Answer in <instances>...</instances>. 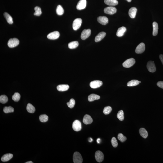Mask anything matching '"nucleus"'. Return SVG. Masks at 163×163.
<instances>
[{
  "label": "nucleus",
  "instance_id": "obj_1",
  "mask_svg": "<svg viewBox=\"0 0 163 163\" xmlns=\"http://www.w3.org/2000/svg\"><path fill=\"white\" fill-rule=\"evenodd\" d=\"M19 41L16 38H11L8 41V46L10 48H14L19 44Z\"/></svg>",
  "mask_w": 163,
  "mask_h": 163
},
{
  "label": "nucleus",
  "instance_id": "obj_2",
  "mask_svg": "<svg viewBox=\"0 0 163 163\" xmlns=\"http://www.w3.org/2000/svg\"><path fill=\"white\" fill-rule=\"evenodd\" d=\"M73 161L74 163H82L83 161L82 156L80 153L76 152L73 156Z\"/></svg>",
  "mask_w": 163,
  "mask_h": 163
},
{
  "label": "nucleus",
  "instance_id": "obj_3",
  "mask_svg": "<svg viewBox=\"0 0 163 163\" xmlns=\"http://www.w3.org/2000/svg\"><path fill=\"white\" fill-rule=\"evenodd\" d=\"M135 59L133 58L128 59L123 63V66L125 68H130L134 65L135 63Z\"/></svg>",
  "mask_w": 163,
  "mask_h": 163
},
{
  "label": "nucleus",
  "instance_id": "obj_4",
  "mask_svg": "<svg viewBox=\"0 0 163 163\" xmlns=\"http://www.w3.org/2000/svg\"><path fill=\"white\" fill-rule=\"evenodd\" d=\"M82 24V19L80 18H77L76 19L73 21L72 27L74 30L75 31L77 30L80 28Z\"/></svg>",
  "mask_w": 163,
  "mask_h": 163
},
{
  "label": "nucleus",
  "instance_id": "obj_5",
  "mask_svg": "<svg viewBox=\"0 0 163 163\" xmlns=\"http://www.w3.org/2000/svg\"><path fill=\"white\" fill-rule=\"evenodd\" d=\"M72 128L74 130L78 132L82 129V124L81 122L78 120H76L72 124Z\"/></svg>",
  "mask_w": 163,
  "mask_h": 163
},
{
  "label": "nucleus",
  "instance_id": "obj_6",
  "mask_svg": "<svg viewBox=\"0 0 163 163\" xmlns=\"http://www.w3.org/2000/svg\"><path fill=\"white\" fill-rule=\"evenodd\" d=\"M147 68L149 72H154L156 71V67L154 63V61H148L147 63Z\"/></svg>",
  "mask_w": 163,
  "mask_h": 163
},
{
  "label": "nucleus",
  "instance_id": "obj_7",
  "mask_svg": "<svg viewBox=\"0 0 163 163\" xmlns=\"http://www.w3.org/2000/svg\"><path fill=\"white\" fill-rule=\"evenodd\" d=\"M103 84L102 82L100 80H94L90 83V86L93 89H96L100 87Z\"/></svg>",
  "mask_w": 163,
  "mask_h": 163
},
{
  "label": "nucleus",
  "instance_id": "obj_8",
  "mask_svg": "<svg viewBox=\"0 0 163 163\" xmlns=\"http://www.w3.org/2000/svg\"><path fill=\"white\" fill-rule=\"evenodd\" d=\"M95 158L97 161L99 163L102 162L104 159V155L102 152L97 151L95 153Z\"/></svg>",
  "mask_w": 163,
  "mask_h": 163
},
{
  "label": "nucleus",
  "instance_id": "obj_9",
  "mask_svg": "<svg viewBox=\"0 0 163 163\" xmlns=\"http://www.w3.org/2000/svg\"><path fill=\"white\" fill-rule=\"evenodd\" d=\"M59 36H60V34L59 32L56 31L48 34L47 37L48 39L55 40L59 38Z\"/></svg>",
  "mask_w": 163,
  "mask_h": 163
},
{
  "label": "nucleus",
  "instance_id": "obj_10",
  "mask_svg": "<svg viewBox=\"0 0 163 163\" xmlns=\"http://www.w3.org/2000/svg\"><path fill=\"white\" fill-rule=\"evenodd\" d=\"M104 12L105 14L109 15H113L115 14L117 12L116 8L112 6H110L105 8L104 9Z\"/></svg>",
  "mask_w": 163,
  "mask_h": 163
},
{
  "label": "nucleus",
  "instance_id": "obj_11",
  "mask_svg": "<svg viewBox=\"0 0 163 163\" xmlns=\"http://www.w3.org/2000/svg\"><path fill=\"white\" fill-rule=\"evenodd\" d=\"M86 0H80L77 5L76 8L78 10H82L85 8L86 5Z\"/></svg>",
  "mask_w": 163,
  "mask_h": 163
},
{
  "label": "nucleus",
  "instance_id": "obj_12",
  "mask_svg": "<svg viewBox=\"0 0 163 163\" xmlns=\"http://www.w3.org/2000/svg\"><path fill=\"white\" fill-rule=\"evenodd\" d=\"M91 34V30L90 29L84 30L81 34V38L83 40H84L89 37Z\"/></svg>",
  "mask_w": 163,
  "mask_h": 163
},
{
  "label": "nucleus",
  "instance_id": "obj_13",
  "mask_svg": "<svg viewBox=\"0 0 163 163\" xmlns=\"http://www.w3.org/2000/svg\"><path fill=\"white\" fill-rule=\"evenodd\" d=\"M145 49V44L141 43L139 44L136 47L135 49V52L137 54H141L144 52Z\"/></svg>",
  "mask_w": 163,
  "mask_h": 163
},
{
  "label": "nucleus",
  "instance_id": "obj_14",
  "mask_svg": "<svg viewBox=\"0 0 163 163\" xmlns=\"http://www.w3.org/2000/svg\"><path fill=\"white\" fill-rule=\"evenodd\" d=\"M98 22L103 25H106L108 23V19L106 16H100L97 18Z\"/></svg>",
  "mask_w": 163,
  "mask_h": 163
},
{
  "label": "nucleus",
  "instance_id": "obj_15",
  "mask_svg": "<svg viewBox=\"0 0 163 163\" xmlns=\"http://www.w3.org/2000/svg\"><path fill=\"white\" fill-rule=\"evenodd\" d=\"M83 123L86 124H90L93 122V120L90 115L86 114L83 118Z\"/></svg>",
  "mask_w": 163,
  "mask_h": 163
},
{
  "label": "nucleus",
  "instance_id": "obj_16",
  "mask_svg": "<svg viewBox=\"0 0 163 163\" xmlns=\"http://www.w3.org/2000/svg\"><path fill=\"white\" fill-rule=\"evenodd\" d=\"M106 35V33L104 32H101L99 33L97 36H96L95 39V42H97L100 41L103 38H104Z\"/></svg>",
  "mask_w": 163,
  "mask_h": 163
},
{
  "label": "nucleus",
  "instance_id": "obj_17",
  "mask_svg": "<svg viewBox=\"0 0 163 163\" xmlns=\"http://www.w3.org/2000/svg\"><path fill=\"white\" fill-rule=\"evenodd\" d=\"M137 9L136 8L133 7L130 9L129 11V15L130 17L132 18H135L136 16Z\"/></svg>",
  "mask_w": 163,
  "mask_h": 163
},
{
  "label": "nucleus",
  "instance_id": "obj_18",
  "mask_svg": "<svg viewBox=\"0 0 163 163\" xmlns=\"http://www.w3.org/2000/svg\"><path fill=\"white\" fill-rule=\"evenodd\" d=\"M69 86L68 85H59L57 86V90L60 92H64L67 91L69 88Z\"/></svg>",
  "mask_w": 163,
  "mask_h": 163
},
{
  "label": "nucleus",
  "instance_id": "obj_19",
  "mask_svg": "<svg viewBox=\"0 0 163 163\" xmlns=\"http://www.w3.org/2000/svg\"><path fill=\"white\" fill-rule=\"evenodd\" d=\"M126 27L123 26L118 29L116 33L117 36L118 37H121L124 35V33L126 31Z\"/></svg>",
  "mask_w": 163,
  "mask_h": 163
},
{
  "label": "nucleus",
  "instance_id": "obj_20",
  "mask_svg": "<svg viewBox=\"0 0 163 163\" xmlns=\"http://www.w3.org/2000/svg\"><path fill=\"white\" fill-rule=\"evenodd\" d=\"M153 36H156L158 33V25L156 22H154L153 23Z\"/></svg>",
  "mask_w": 163,
  "mask_h": 163
},
{
  "label": "nucleus",
  "instance_id": "obj_21",
  "mask_svg": "<svg viewBox=\"0 0 163 163\" xmlns=\"http://www.w3.org/2000/svg\"><path fill=\"white\" fill-rule=\"evenodd\" d=\"M100 98V96L94 94H92L89 96L88 100L89 102H92L95 100H99Z\"/></svg>",
  "mask_w": 163,
  "mask_h": 163
},
{
  "label": "nucleus",
  "instance_id": "obj_22",
  "mask_svg": "<svg viewBox=\"0 0 163 163\" xmlns=\"http://www.w3.org/2000/svg\"><path fill=\"white\" fill-rule=\"evenodd\" d=\"M13 157V155L11 154H7L2 156L1 160L4 162H7L10 160Z\"/></svg>",
  "mask_w": 163,
  "mask_h": 163
},
{
  "label": "nucleus",
  "instance_id": "obj_23",
  "mask_svg": "<svg viewBox=\"0 0 163 163\" xmlns=\"http://www.w3.org/2000/svg\"><path fill=\"white\" fill-rule=\"evenodd\" d=\"M104 2L107 5L110 6H115L118 4L117 0H104Z\"/></svg>",
  "mask_w": 163,
  "mask_h": 163
},
{
  "label": "nucleus",
  "instance_id": "obj_24",
  "mask_svg": "<svg viewBox=\"0 0 163 163\" xmlns=\"http://www.w3.org/2000/svg\"><path fill=\"white\" fill-rule=\"evenodd\" d=\"M4 16L6 19L7 23L10 24H12L13 23V18L8 13L5 12L4 14Z\"/></svg>",
  "mask_w": 163,
  "mask_h": 163
},
{
  "label": "nucleus",
  "instance_id": "obj_25",
  "mask_svg": "<svg viewBox=\"0 0 163 163\" xmlns=\"http://www.w3.org/2000/svg\"><path fill=\"white\" fill-rule=\"evenodd\" d=\"M139 133L141 136L144 138H146L148 136V132L145 128H140L139 130Z\"/></svg>",
  "mask_w": 163,
  "mask_h": 163
},
{
  "label": "nucleus",
  "instance_id": "obj_26",
  "mask_svg": "<svg viewBox=\"0 0 163 163\" xmlns=\"http://www.w3.org/2000/svg\"><path fill=\"white\" fill-rule=\"evenodd\" d=\"M26 110L28 112L31 113H33L36 110L35 108L32 104L28 103L26 107Z\"/></svg>",
  "mask_w": 163,
  "mask_h": 163
},
{
  "label": "nucleus",
  "instance_id": "obj_27",
  "mask_svg": "<svg viewBox=\"0 0 163 163\" xmlns=\"http://www.w3.org/2000/svg\"><path fill=\"white\" fill-rule=\"evenodd\" d=\"M139 83V81L138 80H132L128 82L127 86L129 87L134 86L138 85Z\"/></svg>",
  "mask_w": 163,
  "mask_h": 163
},
{
  "label": "nucleus",
  "instance_id": "obj_28",
  "mask_svg": "<svg viewBox=\"0 0 163 163\" xmlns=\"http://www.w3.org/2000/svg\"><path fill=\"white\" fill-rule=\"evenodd\" d=\"M79 46V43L77 41L71 42L68 44V47L70 49H75Z\"/></svg>",
  "mask_w": 163,
  "mask_h": 163
},
{
  "label": "nucleus",
  "instance_id": "obj_29",
  "mask_svg": "<svg viewBox=\"0 0 163 163\" xmlns=\"http://www.w3.org/2000/svg\"><path fill=\"white\" fill-rule=\"evenodd\" d=\"M56 13L57 15H63L64 13L63 8L62 7L61 5H58L56 9Z\"/></svg>",
  "mask_w": 163,
  "mask_h": 163
},
{
  "label": "nucleus",
  "instance_id": "obj_30",
  "mask_svg": "<svg viewBox=\"0 0 163 163\" xmlns=\"http://www.w3.org/2000/svg\"><path fill=\"white\" fill-rule=\"evenodd\" d=\"M3 110L4 113L7 114V113L14 112V108L11 106H6L4 108Z\"/></svg>",
  "mask_w": 163,
  "mask_h": 163
},
{
  "label": "nucleus",
  "instance_id": "obj_31",
  "mask_svg": "<svg viewBox=\"0 0 163 163\" xmlns=\"http://www.w3.org/2000/svg\"><path fill=\"white\" fill-rule=\"evenodd\" d=\"M34 10H35V12L34 14V15L39 16L41 15L42 13L41 9L40 7L38 6H36L34 8Z\"/></svg>",
  "mask_w": 163,
  "mask_h": 163
},
{
  "label": "nucleus",
  "instance_id": "obj_32",
  "mask_svg": "<svg viewBox=\"0 0 163 163\" xmlns=\"http://www.w3.org/2000/svg\"><path fill=\"white\" fill-rule=\"evenodd\" d=\"M21 96L20 94L16 92L14 94L12 97V99L15 102H17L19 101L20 99Z\"/></svg>",
  "mask_w": 163,
  "mask_h": 163
},
{
  "label": "nucleus",
  "instance_id": "obj_33",
  "mask_svg": "<svg viewBox=\"0 0 163 163\" xmlns=\"http://www.w3.org/2000/svg\"><path fill=\"white\" fill-rule=\"evenodd\" d=\"M118 118L120 121L124 120V112L123 110H120L118 112L117 114Z\"/></svg>",
  "mask_w": 163,
  "mask_h": 163
},
{
  "label": "nucleus",
  "instance_id": "obj_34",
  "mask_svg": "<svg viewBox=\"0 0 163 163\" xmlns=\"http://www.w3.org/2000/svg\"><path fill=\"white\" fill-rule=\"evenodd\" d=\"M112 109L110 106H108L104 108L103 110V113L105 115H108L111 113Z\"/></svg>",
  "mask_w": 163,
  "mask_h": 163
},
{
  "label": "nucleus",
  "instance_id": "obj_35",
  "mask_svg": "<svg viewBox=\"0 0 163 163\" xmlns=\"http://www.w3.org/2000/svg\"><path fill=\"white\" fill-rule=\"evenodd\" d=\"M8 98L6 95H2L0 96V102L3 104H5L8 101Z\"/></svg>",
  "mask_w": 163,
  "mask_h": 163
},
{
  "label": "nucleus",
  "instance_id": "obj_36",
  "mask_svg": "<svg viewBox=\"0 0 163 163\" xmlns=\"http://www.w3.org/2000/svg\"><path fill=\"white\" fill-rule=\"evenodd\" d=\"M39 120L41 122H45L48 120V116L46 114H43L40 116Z\"/></svg>",
  "mask_w": 163,
  "mask_h": 163
},
{
  "label": "nucleus",
  "instance_id": "obj_37",
  "mask_svg": "<svg viewBox=\"0 0 163 163\" xmlns=\"http://www.w3.org/2000/svg\"><path fill=\"white\" fill-rule=\"evenodd\" d=\"M75 104V101L73 99H71L70 100V102L67 103L68 106L70 108H73Z\"/></svg>",
  "mask_w": 163,
  "mask_h": 163
},
{
  "label": "nucleus",
  "instance_id": "obj_38",
  "mask_svg": "<svg viewBox=\"0 0 163 163\" xmlns=\"http://www.w3.org/2000/svg\"><path fill=\"white\" fill-rule=\"evenodd\" d=\"M118 138L119 140L122 142H125L127 139L126 137L122 133H120L118 135Z\"/></svg>",
  "mask_w": 163,
  "mask_h": 163
},
{
  "label": "nucleus",
  "instance_id": "obj_39",
  "mask_svg": "<svg viewBox=\"0 0 163 163\" xmlns=\"http://www.w3.org/2000/svg\"><path fill=\"white\" fill-rule=\"evenodd\" d=\"M111 143H112V146L114 147H116L118 146L117 141L115 137L112 138L111 140Z\"/></svg>",
  "mask_w": 163,
  "mask_h": 163
},
{
  "label": "nucleus",
  "instance_id": "obj_40",
  "mask_svg": "<svg viewBox=\"0 0 163 163\" xmlns=\"http://www.w3.org/2000/svg\"><path fill=\"white\" fill-rule=\"evenodd\" d=\"M157 85L159 87L163 89V82L159 81L157 82Z\"/></svg>",
  "mask_w": 163,
  "mask_h": 163
},
{
  "label": "nucleus",
  "instance_id": "obj_41",
  "mask_svg": "<svg viewBox=\"0 0 163 163\" xmlns=\"http://www.w3.org/2000/svg\"><path fill=\"white\" fill-rule=\"evenodd\" d=\"M159 58L160 59L163 65V55L162 54H160L159 55Z\"/></svg>",
  "mask_w": 163,
  "mask_h": 163
},
{
  "label": "nucleus",
  "instance_id": "obj_42",
  "mask_svg": "<svg viewBox=\"0 0 163 163\" xmlns=\"http://www.w3.org/2000/svg\"><path fill=\"white\" fill-rule=\"evenodd\" d=\"M100 141H101V139L100 138H98L97 140V142L98 144H100Z\"/></svg>",
  "mask_w": 163,
  "mask_h": 163
},
{
  "label": "nucleus",
  "instance_id": "obj_43",
  "mask_svg": "<svg viewBox=\"0 0 163 163\" xmlns=\"http://www.w3.org/2000/svg\"><path fill=\"white\" fill-rule=\"evenodd\" d=\"M93 140L92 139V138H90L89 140V141L90 142H92V141H93Z\"/></svg>",
  "mask_w": 163,
  "mask_h": 163
},
{
  "label": "nucleus",
  "instance_id": "obj_44",
  "mask_svg": "<svg viewBox=\"0 0 163 163\" xmlns=\"http://www.w3.org/2000/svg\"><path fill=\"white\" fill-rule=\"evenodd\" d=\"M25 163H33L31 161H29L26 162Z\"/></svg>",
  "mask_w": 163,
  "mask_h": 163
},
{
  "label": "nucleus",
  "instance_id": "obj_45",
  "mask_svg": "<svg viewBox=\"0 0 163 163\" xmlns=\"http://www.w3.org/2000/svg\"><path fill=\"white\" fill-rule=\"evenodd\" d=\"M128 2H131L132 0H126Z\"/></svg>",
  "mask_w": 163,
  "mask_h": 163
},
{
  "label": "nucleus",
  "instance_id": "obj_46",
  "mask_svg": "<svg viewBox=\"0 0 163 163\" xmlns=\"http://www.w3.org/2000/svg\"><path fill=\"white\" fill-rule=\"evenodd\" d=\"M139 82H140V83H141V82L140 81H139Z\"/></svg>",
  "mask_w": 163,
  "mask_h": 163
}]
</instances>
